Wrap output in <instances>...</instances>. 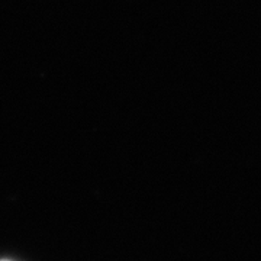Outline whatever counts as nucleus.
Returning a JSON list of instances; mask_svg holds the SVG:
<instances>
[{
    "label": "nucleus",
    "instance_id": "f257e3e1",
    "mask_svg": "<svg viewBox=\"0 0 261 261\" xmlns=\"http://www.w3.org/2000/svg\"><path fill=\"white\" fill-rule=\"evenodd\" d=\"M0 261H10V260H0Z\"/></svg>",
    "mask_w": 261,
    "mask_h": 261
}]
</instances>
